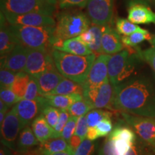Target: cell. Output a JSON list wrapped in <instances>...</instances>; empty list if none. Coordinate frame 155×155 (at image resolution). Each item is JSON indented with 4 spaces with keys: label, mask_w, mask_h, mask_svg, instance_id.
Returning a JSON list of instances; mask_svg holds the SVG:
<instances>
[{
    "label": "cell",
    "mask_w": 155,
    "mask_h": 155,
    "mask_svg": "<svg viewBox=\"0 0 155 155\" xmlns=\"http://www.w3.org/2000/svg\"><path fill=\"white\" fill-rule=\"evenodd\" d=\"M112 110L155 118V86L144 76H134L114 87Z\"/></svg>",
    "instance_id": "1"
},
{
    "label": "cell",
    "mask_w": 155,
    "mask_h": 155,
    "mask_svg": "<svg viewBox=\"0 0 155 155\" xmlns=\"http://www.w3.org/2000/svg\"><path fill=\"white\" fill-rule=\"evenodd\" d=\"M56 68L64 78L83 85L96 58L95 53L81 56L53 49L51 51Z\"/></svg>",
    "instance_id": "2"
},
{
    "label": "cell",
    "mask_w": 155,
    "mask_h": 155,
    "mask_svg": "<svg viewBox=\"0 0 155 155\" xmlns=\"http://www.w3.org/2000/svg\"><path fill=\"white\" fill-rule=\"evenodd\" d=\"M143 61L140 49L126 48L119 53L111 56L108 63V75L114 87L131 78L134 74L139 63Z\"/></svg>",
    "instance_id": "3"
},
{
    "label": "cell",
    "mask_w": 155,
    "mask_h": 155,
    "mask_svg": "<svg viewBox=\"0 0 155 155\" xmlns=\"http://www.w3.org/2000/svg\"><path fill=\"white\" fill-rule=\"evenodd\" d=\"M92 22L88 15L77 10L65 11L56 15L54 45L76 38L89 29Z\"/></svg>",
    "instance_id": "4"
},
{
    "label": "cell",
    "mask_w": 155,
    "mask_h": 155,
    "mask_svg": "<svg viewBox=\"0 0 155 155\" xmlns=\"http://www.w3.org/2000/svg\"><path fill=\"white\" fill-rule=\"evenodd\" d=\"M9 28L19 43L25 47L31 49H53L55 27H30L9 24Z\"/></svg>",
    "instance_id": "5"
},
{
    "label": "cell",
    "mask_w": 155,
    "mask_h": 155,
    "mask_svg": "<svg viewBox=\"0 0 155 155\" xmlns=\"http://www.w3.org/2000/svg\"><path fill=\"white\" fill-rule=\"evenodd\" d=\"M1 12L4 14L24 15L40 13L53 17L55 6L45 4L39 0H0Z\"/></svg>",
    "instance_id": "6"
},
{
    "label": "cell",
    "mask_w": 155,
    "mask_h": 155,
    "mask_svg": "<svg viewBox=\"0 0 155 155\" xmlns=\"http://www.w3.org/2000/svg\"><path fill=\"white\" fill-rule=\"evenodd\" d=\"M121 115L139 138L155 150V118L132 115L122 111Z\"/></svg>",
    "instance_id": "7"
},
{
    "label": "cell",
    "mask_w": 155,
    "mask_h": 155,
    "mask_svg": "<svg viewBox=\"0 0 155 155\" xmlns=\"http://www.w3.org/2000/svg\"><path fill=\"white\" fill-rule=\"evenodd\" d=\"M114 91V86L108 78L98 86L84 88L83 99L94 108H108L112 110Z\"/></svg>",
    "instance_id": "8"
},
{
    "label": "cell",
    "mask_w": 155,
    "mask_h": 155,
    "mask_svg": "<svg viewBox=\"0 0 155 155\" xmlns=\"http://www.w3.org/2000/svg\"><path fill=\"white\" fill-rule=\"evenodd\" d=\"M51 51L29 48L25 72L35 78L48 70L56 68Z\"/></svg>",
    "instance_id": "9"
},
{
    "label": "cell",
    "mask_w": 155,
    "mask_h": 155,
    "mask_svg": "<svg viewBox=\"0 0 155 155\" xmlns=\"http://www.w3.org/2000/svg\"><path fill=\"white\" fill-rule=\"evenodd\" d=\"M22 121L14 108L6 115L1 124V143L12 150H15L19 135L24 128Z\"/></svg>",
    "instance_id": "10"
},
{
    "label": "cell",
    "mask_w": 155,
    "mask_h": 155,
    "mask_svg": "<svg viewBox=\"0 0 155 155\" xmlns=\"http://www.w3.org/2000/svg\"><path fill=\"white\" fill-rule=\"evenodd\" d=\"M115 0H89L87 12L93 24L111 25L114 17Z\"/></svg>",
    "instance_id": "11"
},
{
    "label": "cell",
    "mask_w": 155,
    "mask_h": 155,
    "mask_svg": "<svg viewBox=\"0 0 155 155\" xmlns=\"http://www.w3.org/2000/svg\"><path fill=\"white\" fill-rule=\"evenodd\" d=\"M46 106L48 104L45 98L40 96L35 100L21 99L13 108L17 111V115L25 127L31 124L38 116L42 114Z\"/></svg>",
    "instance_id": "12"
},
{
    "label": "cell",
    "mask_w": 155,
    "mask_h": 155,
    "mask_svg": "<svg viewBox=\"0 0 155 155\" xmlns=\"http://www.w3.org/2000/svg\"><path fill=\"white\" fill-rule=\"evenodd\" d=\"M4 15L10 25L30 27H55L56 25V20L53 17L40 13L32 12L24 15L4 14Z\"/></svg>",
    "instance_id": "13"
},
{
    "label": "cell",
    "mask_w": 155,
    "mask_h": 155,
    "mask_svg": "<svg viewBox=\"0 0 155 155\" xmlns=\"http://www.w3.org/2000/svg\"><path fill=\"white\" fill-rule=\"evenodd\" d=\"M128 19L136 25H155V12L144 0H131L128 7Z\"/></svg>",
    "instance_id": "14"
},
{
    "label": "cell",
    "mask_w": 155,
    "mask_h": 155,
    "mask_svg": "<svg viewBox=\"0 0 155 155\" xmlns=\"http://www.w3.org/2000/svg\"><path fill=\"white\" fill-rule=\"evenodd\" d=\"M111 55L101 54L97 56L93 64L86 82L83 84V88L100 86L108 78V63Z\"/></svg>",
    "instance_id": "15"
},
{
    "label": "cell",
    "mask_w": 155,
    "mask_h": 155,
    "mask_svg": "<svg viewBox=\"0 0 155 155\" xmlns=\"http://www.w3.org/2000/svg\"><path fill=\"white\" fill-rule=\"evenodd\" d=\"M28 48L18 44L9 55L1 58V68H7L19 73L24 71L28 55Z\"/></svg>",
    "instance_id": "16"
},
{
    "label": "cell",
    "mask_w": 155,
    "mask_h": 155,
    "mask_svg": "<svg viewBox=\"0 0 155 155\" xmlns=\"http://www.w3.org/2000/svg\"><path fill=\"white\" fill-rule=\"evenodd\" d=\"M34 78L38 84L39 94L40 96H45L52 94L64 77L56 68H54L45 71Z\"/></svg>",
    "instance_id": "17"
},
{
    "label": "cell",
    "mask_w": 155,
    "mask_h": 155,
    "mask_svg": "<svg viewBox=\"0 0 155 155\" xmlns=\"http://www.w3.org/2000/svg\"><path fill=\"white\" fill-rule=\"evenodd\" d=\"M124 48L119 32L111 25H106L101 40L103 54L114 55L122 51Z\"/></svg>",
    "instance_id": "18"
},
{
    "label": "cell",
    "mask_w": 155,
    "mask_h": 155,
    "mask_svg": "<svg viewBox=\"0 0 155 155\" xmlns=\"http://www.w3.org/2000/svg\"><path fill=\"white\" fill-rule=\"evenodd\" d=\"M105 26L91 24L87 31L76 37L80 41L86 44L91 50L98 56L102 53L101 40Z\"/></svg>",
    "instance_id": "19"
},
{
    "label": "cell",
    "mask_w": 155,
    "mask_h": 155,
    "mask_svg": "<svg viewBox=\"0 0 155 155\" xmlns=\"http://www.w3.org/2000/svg\"><path fill=\"white\" fill-rule=\"evenodd\" d=\"M0 23V55L1 58H5L19 44L9 28V24L2 12H1Z\"/></svg>",
    "instance_id": "20"
},
{
    "label": "cell",
    "mask_w": 155,
    "mask_h": 155,
    "mask_svg": "<svg viewBox=\"0 0 155 155\" xmlns=\"http://www.w3.org/2000/svg\"><path fill=\"white\" fill-rule=\"evenodd\" d=\"M53 49L59 50L75 55L86 56L94 54V52L77 38H73L64 40L61 43L55 45Z\"/></svg>",
    "instance_id": "21"
},
{
    "label": "cell",
    "mask_w": 155,
    "mask_h": 155,
    "mask_svg": "<svg viewBox=\"0 0 155 155\" xmlns=\"http://www.w3.org/2000/svg\"><path fill=\"white\" fill-rule=\"evenodd\" d=\"M48 106H53L60 110H68L70 106L78 101L83 99L82 94H72L68 95H48L44 96Z\"/></svg>",
    "instance_id": "22"
},
{
    "label": "cell",
    "mask_w": 155,
    "mask_h": 155,
    "mask_svg": "<svg viewBox=\"0 0 155 155\" xmlns=\"http://www.w3.org/2000/svg\"><path fill=\"white\" fill-rule=\"evenodd\" d=\"M40 141L36 138L32 128L29 126L24 127L19 134L15 151L17 153H24L32 150V147L40 145Z\"/></svg>",
    "instance_id": "23"
},
{
    "label": "cell",
    "mask_w": 155,
    "mask_h": 155,
    "mask_svg": "<svg viewBox=\"0 0 155 155\" xmlns=\"http://www.w3.org/2000/svg\"><path fill=\"white\" fill-rule=\"evenodd\" d=\"M32 131L40 143L53 138V129L48 124L42 114L38 116L32 123Z\"/></svg>",
    "instance_id": "24"
},
{
    "label": "cell",
    "mask_w": 155,
    "mask_h": 155,
    "mask_svg": "<svg viewBox=\"0 0 155 155\" xmlns=\"http://www.w3.org/2000/svg\"><path fill=\"white\" fill-rule=\"evenodd\" d=\"M69 146L68 142L61 137L50 138L43 143H40L38 150L42 155H47L66 150Z\"/></svg>",
    "instance_id": "25"
},
{
    "label": "cell",
    "mask_w": 155,
    "mask_h": 155,
    "mask_svg": "<svg viewBox=\"0 0 155 155\" xmlns=\"http://www.w3.org/2000/svg\"><path fill=\"white\" fill-rule=\"evenodd\" d=\"M153 38L154 35H152L147 30L145 32H137L129 35L121 36L124 48H132L135 49H140L138 45L144 41L151 42Z\"/></svg>",
    "instance_id": "26"
},
{
    "label": "cell",
    "mask_w": 155,
    "mask_h": 155,
    "mask_svg": "<svg viewBox=\"0 0 155 155\" xmlns=\"http://www.w3.org/2000/svg\"><path fill=\"white\" fill-rule=\"evenodd\" d=\"M83 85L64 78L50 95H68L72 94H83Z\"/></svg>",
    "instance_id": "27"
},
{
    "label": "cell",
    "mask_w": 155,
    "mask_h": 155,
    "mask_svg": "<svg viewBox=\"0 0 155 155\" xmlns=\"http://www.w3.org/2000/svg\"><path fill=\"white\" fill-rule=\"evenodd\" d=\"M30 80V75L25 71H21L17 73L15 82L11 88L20 99L24 98Z\"/></svg>",
    "instance_id": "28"
},
{
    "label": "cell",
    "mask_w": 155,
    "mask_h": 155,
    "mask_svg": "<svg viewBox=\"0 0 155 155\" xmlns=\"http://www.w3.org/2000/svg\"><path fill=\"white\" fill-rule=\"evenodd\" d=\"M116 30L121 35H129L137 32H145L147 30L142 29L128 19L118 18L116 21Z\"/></svg>",
    "instance_id": "29"
},
{
    "label": "cell",
    "mask_w": 155,
    "mask_h": 155,
    "mask_svg": "<svg viewBox=\"0 0 155 155\" xmlns=\"http://www.w3.org/2000/svg\"><path fill=\"white\" fill-rule=\"evenodd\" d=\"M94 109L93 106L89 104L84 99L78 101L70 106L68 111L70 115L75 116V117H81L82 116L86 115L89 111Z\"/></svg>",
    "instance_id": "30"
},
{
    "label": "cell",
    "mask_w": 155,
    "mask_h": 155,
    "mask_svg": "<svg viewBox=\"0 0 155 155\" xmlns=\"http://www.w3.org/2000/svg\"><path fill=\"white\" fill-rule=\"evenodd\" d=\"M127 155H155V150L138 137Z\"/></svg>",
    "instance_id": "31"
},
{
    "label": "cell",
    "mask_w": 155,
    "mask_h": 155,
    "mask_svg": "<svg viewBox=\"0 0 155 155\" xmlns=\"http://www.w3.org/2000/svg\"><path fill=\"white\" fill-rule=\"evenodd\" d=\"M111 112L102 109H93L86 114L87 122L88 127H96L100 121L107 116H111Z\"/></svg>",
    "instance_id": "32"
},
{
    "label": "cell",
    "mask_w": 155,
    "mask_h": 155,
    "mask_svg": "<svg viewBox=\"0 0 155 155\" xmlns=\"http://www.w3.org/2000/svg\"><path fill=\"white\" fill-rule=\"evenodd\" d=\"M61 110L51 106H46L42 111V114L50 127L53 129L55 127L59 120Z\"/></svg>",
    "instance_id": "33"
},
{
    "label": "cell",
    "mask_w": 155,
    "mask_h": 155,
    "mask_svg": "<svg viewBox=\"0 0 155 155\" xmlns=\"http://www.w3.org/2000/svg\"><path fill=\"white\" fill-rule=\"evenodd\" d=\"M17 73L7 68H1L0 71V84L1 88H11L15 82Z\"/></svg>",
    "instance_id": "34"
},
{
    "label": "cell",
    "mask_w": 155,
    "mask_h": 155,
    "mask_svg": "<svg viewBox=\"0 0 155 155\" xmlns=\"http://www.w3.org/2000/svg\"><path fill=\"white\" fill-rule=\"evenodd\" d=\"M97 143L88 138L83 139L77 150L75 151V155H92L96 149Z\"/></svg>",
    "instance_id": "35"
},
{
    "label": "cell",
    "mask_w": 155,
    "mask_h": 155,
    "mask_svg": "<svg viewBox=\"0 0 155 155\" xmlns=\"http://www.w3.org/2000/svg\"><path fill=\"white\" fill-rule=\"evenodd\" d=\"M70 116H71V115H70L68 111H67V110H61L59 120H58L55 127L53 129V138L61 137L64 127L66 125Z\"/></svg>",
    "instance_id": "36"
},
{
    "label": "cell",
    "mask_w": 155,
    "mask_h": 155,
    "mask_svg": "<svg viewBox=\"0 0 155 155\" xmlns=\"http://www.w3.org/2000/svg\"><path fill=\"white\" fill-rule=\"evenodd\" d=\"M0 97L2 101L10 107L11 106L15 105L21 99L13 92L12 88H1L0 91Z\"/></svg>",
    "instance_id": "37"
},
{
    "label": "cell",
    "mask_w": 155,
    "mask_h": 155,
    "mask_svg": "<svg viewBox=\"0 0 155 155\" xmlns=\"http://www.w3.org/2000/svg\"><path fill=\"white\" fill-rule=\"evenodd\" d=\"M78 118L75 116H71L68 121L66 125L64 127L63 132H62L61 137L68 142L70 139L73 135L75 134V129H76V124Z\"/></svg>",
    "instance_id": "38"
},
{
    "label": "cell",
    "mask_w": 155,
    "mask_h": 155,
    "mask_svg": "<svg viewBox=\"0 0 155 155\" xmlns=\"http://www.w3.org/2000/svg\"><path fill=\"white\" fill-rule=\"evenodd\" d=\"M111 116H107L100 121L96 126V129L99 133L100 137H106L113 131V124L111 121Z\"/></svg>",
    "instance_id": "39"
},
{
    "label": "cell",
    "mask_w": 155,
    "mask_h": 155,
    "mask_svg": "<svg viewBox=\"0 0 155 155\" xmlns=\"http://www.w3.org/2000/svg\"><path fill=\"white\" fill-rule=\"evenodd\" d=\"M150 44L152 45V47L142 51V58L155 73V36H154Z\"/></svg>",
    "instance_id": "40"
},
{
    "label": "cell",
    "mask_w": 155,
    "mask_h": 155,
    "mask_svg": "<svg viewBox=\"0 0 155 155\" xmlns=\"http://www.w3.org/2000/svg\"><path fill=\"white\" fill-rule=\"evenodd\" d=\"M88 130V125L87 122L86 115L82 116L78 118L76 124L75 134L78 136L80 138L83 140L86 138L87 133Z\"/></svg>",
    "instance_id": "41"
},
{
    "label": "cell",
    "mask_w": 155,
    "mask_h": 155,
    "mask_svg": "<svg viewBox=\"0 0 155 155\" xmlns=\"http://www.w3.org/2000/svg\"><path fill=\"white\" fill-rule=\"evenodd\" d=\"M39 96H40V95L39 94L38 84H37L34 78L30 75V82H29L24 98L28 100H35Z\"/></svg>",
    "instance_id": "42"
},
{
    "label": "cell",
    "mask_w": 155,
    "mask_h": 155,
    "mask_svg": "<svg viewBox=\"0 0 155 155\" xmlns=\"http://www.w3.org/2000/svg\"><path fill=\"white\" fill-rule=\"evenodd\" d=\"M88 1L89 0H62L59 2V7L61 9H68L73 7L83 8L88 5Z\"/></svg>",
    "instance_id": "43"
},
{
    "label": "cell",
    "mask_w": 155,
    "mask_h": 155,
    "mask_svg": "<svg viewBox=\"0 0 155 155\" xmlns=\"http://www.w3.org/2000/svg\"><path fill=\"white\" fill-rule=\"evenodd\" d=\"M100 137L99 133L97 130L96 127H88V133H87L86 138L91 141H95Z\"/></svg>",
    "instance_id": "44"
},
{
    "label": "cell",
    "mask_w": 155,
    "mask_h": 155,
    "mask_svg": "<svg viewBox=\"0 0 155 155\" xmlns=\"http://www.w3.org/2000/svg\"><path fill=\"white\" fill-rule=\"evenodd\" d=\"M82 139H81L78 136L74 134L69 140L68 144L70 146H71V148H72L74 151H75L77 150L78 147H79V145L81 144V143L82 142Z\"/></svg>",
    "instance_id": "45"
},
{
    "label": "cell",
    "mask_w": 155,
    "mask_h": 155,
    "mask_svg": "<svg viewBox=\"0 0 155 155\" xmlns=\"http://www.w3.org/2000/svg\"><path fill=\"white\" fill-rule=\"evenodd\" d=\"M47 155H75V151L71 148V146H69V147L66 150L62 151V152H59L53 153V154H50Z\"/></svg>",
    "instance_id": "46"
},
{
    "label": "cell",
    "mask_w": 155,
    "mask_h": 155,
    "mask_svg": "<svg viewBox=\"0 0 155 155\" xmlns=\"http://www.w3.org/2000/svg\"><path fill=\"white\" fill-rule=\"evenodd\" d=\"M0 155H17L12 152V150L8 148L5 145L1 144V150H0Z\"/></svg>",
    "instance_id": "47"
},
{
    "label": "cell",
    "mask_w": 155,
    "mask_h": 155,
    "mask_svg": "<svg viewBox=\"0 0 155 155\" xmlns=\"http://www.w3.org/2000/svg\"><path fill=\"white\" fill-rule=\"evenodd\" d=\"M19 155H41V152L38 149L35 150H30L24 153H18Z\"/></svg>",
    "instance_id": "48"
},
{
    "label": "cell",
    "mask_w": 155,
    "mask_h": 155,
    "mask_svg": "<svg viewBox=\"0 0 155 155\" xmlns=\"http://www.w3.org/2000/svg\"><path fill=\"white\" fill-rule=\"evenodd\" d=\"M39 1L42 2L45 4H47V5H52V6H55L58 3V0H39Z\"/></svg>",
    "instance_id": "49"
},
{
    "label": "cell",
    "mask_w": 155,
    "mask_h": 155,
    "mask_svg": "<svg viewBox=\"0 0 155 155\" xmlns=\"http://www.w3.org/2000/svg\"><path fill=\"white\" fill-rule=\"evenodd\" d=\"M9 106H7L5 102L0 100V111H8Z\"/></svg>",
    "instance_id": "50"
},
{
    "label": "cell",
    "mask_w": 155,
    "mask_h": 155,
    "mask_svg": "<svg viewBox=\"0 0 155 155\" xmlns=\"http://www.w3.org/2000/svg\"><path fill=\"white\" fill-rule=\"evenodd\" d=\"M144 1L147 2L148 4H151V5L155 7V0H144Z\"/></svg>",
    "instance_id": "51"
},
{
    "label": "cell",
    "mask_w": 155,
    "mask_h": 155,
    "mask_svg": "<svg viewBox=\"0 0 155 155\" xmlns=\"http://www.w3.org/2000/svg\"><path fill=\"white\" fill-rule=\"evenodd\" d=\"M58 1H59V2H61L62 1V0H58Z\"/></svg>",
    "instance_id": "52"
}]
</instances>
